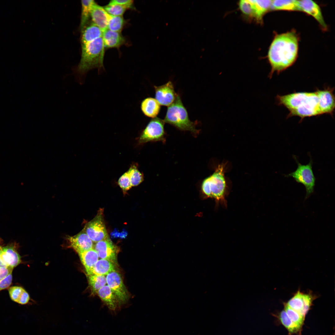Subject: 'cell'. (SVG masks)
Returning a JSON list of instances; mask_svg holds the SVG:
<instances>
[{
    "label": "cell",
    "instance_id": "cell-25",
    "mask_svg": "<svg viewBox=\"0 0 335 335\" xmlns=\"http://www.w3.org/2000/svg\"><path fill=\"white\" fill-rule=\"evenodd\" d=\"M115 264L106 259H101L96 262L92 270L91 275H105L115 271Z\"/></svg>",
    "mask_w": 335,
    "mask_h": 335
},
{
    "label": "cell",
    "instance_id": "cell-4",
    "mask_svg": "<svg viewBox=\"0 0 335 335\" xmlns=\"http://www.w3.org/2000/svg\"><path fill=\"white\" fill-rule=\"evenodd\" d=\"M202 191L207 198L214 199L216 207L220 204L223 208H227V197L229 189L224 176V165H219L214 173L204 180L201 185Z\"/></svg>",
    "mask_w": 335,
    "mask_h": 335
},
{
    "label": "cell",
    "instance_id": "cell-11",
    "mask_svg": "<svg viewBox=\"0 0 335 335\" xmlns=\"http://www.w3.org/2000/svg\"><path fill=\"white\" fill-rule=\"evenodd\" d=\"M94 246V249L97 252L99 257L102 259L108 260L115 265L117 264L118 248L112 243L108 237L96 242Z\"/></svg>",
    "mask_w": 335,
    "mask_h": 335
},
{
    "label": "cell",
    "instance_id": "cell-20",
    "mask_svg": "<svg viewBox=\"0 0 335 335\" xmlns=\"http://www.w3.org/2000/svg\"><path fill=\"white\" fill-rule=\"evenodd\" d=\"M81 31L82 45L102 37L103 33V31L92 22L88 23Z\"/></svg>",
    "mask_w": 335,
    "mask_h": 335
},
{
    "label": "cell",
    "instance_id": "cell-17",
    "mask_svg": "<svg viewBox=\"0 0 335 335\" xmlns=\"http://www.w3.org/2000/svg\"><path fill=\"white\" fill-rule=\"evenodd\" d=\"M90 17L92 22L103 31L107 29L108 14L102 7L95 2L92 5Z\"/></svg>",
    "mask_w": 335,
    "mask_h": 335
},
{
    "label": "cell",
    "instance_id": "cell-27",
    "mask_svg": "<svg viewBox=\"0 0 335 335\" xmlns=\"http://www.w3.org/2000/svg\"><path fill=\"white\" fill-rule=\"evenodd\" d=\"M95 2V1L93 0L81 1L82 10L80 24L81 31L88 23L89 19L90 17L92 7Z\"/></svg>",
    "mask_w": 335,
    "mask_h": 335
},
{
    "label": "cell",
    "instance_id": "cell-5",
    "mask_svg": "<svg viewBox=\"0 0 335 335\" xmlns=\"http://www.w3.org/2000/svg\"><path fill=\"white\" fill-rule=\"evenodd\" d=\"M163 121L180 130L189 131L194 134L199 133L196 123L190 120L187 111L178 95L168 106Z\"/></svg>",
    "mask_w": 335,
    "mask_h": 335
},
{
    "label": "cell",
    "instance_id": "cell-36",
    "mask_svg": "<svg viewBox=\"0 0 335 335\" xmlns=\"http://www.w3.org/2000/svg\"><path fill=\"white\" fill-rule=\"evenodd\" d=\"M117 5L125 6L129 9L134 8L133 1L131 0H113L110 1L108 5Z\"/></svg>",
    "mask_w": 335,
    "mask_h": 335
},
{
    "label": "cell",
    "instance_id": "cell-39",
    "mask_svg": "<svg viewBox=\"0 0 335 335\" xmlns=\"http://www.w3.org/2000/svg\"><path fill=\"white\" fill-rule=\"evenodd\" d=\"M30 299L28 293L24 289L21 294L17 302L19 304L24 305L27 304Z\"/></svg>",
    "mask_w": 335,
    "mask_h": 335
},
{
    "label": "cell",
    "instance_id": "cell-6",
    "mask_svg": "<svg viewBox=\"0 0 335 335\" xmlns=\"http://www.w3.org/2000/svg\"><path fill=\"white\" fill-rule=\"evenodd\" d=\"M294 159L297 164L296 170L289 174L285 175L286 177H292L298 183L303 184L306 190V197L307 198L314 192L316 179L312 169L313 161L310 158L309 163L306 165L300 163L295 156Z\"/></svg>",
    "mask_w": 335,
    "mask_h": 335
},
{
    "label": "cell",
    "instance_id": "cell-15",
    "mask_svg": "<svg viewBox=\"0 0 335 335\" xmlns=\"http://www.w3.org/2000/svg\"><path fill=\"white\" fill-rule=\"evenodd\" d=\"M16 248V245L13 244L2 248L0 258L5 266L14 268L21 263V257Z\"/></svg>",
    "mask_w": 335,
    "mask_h": 335
},
{
    "label": "cell",
    "instance_id": "cell-29",
    "mask_svg": "<svg viewBox=\"0 0 335 335\" xmlns=\"http://www.w3.org/2000/svg\"><path fill=\"white\" fill-rule=\"evenodd\" d=\"M125 23V20L123 16H114L108 14L107 29L121 33Z\"/></svg>",
    "mask_w": 335,
    "mask_h": 335
},
{
    "label": "cell",
    "instance_id": "cell-3",
    "mask_svg": "<svg viewBox=\"0 0 335 335\" xmlns=\"http://www.w3.org/2000/svg\"><path fill=\"white\" fill-rule=\"evenodd\" d=\"M105 48L102 37L82 45L81 60L73 72L77 83L83 84L86 73L90 69L103 67Z\"/></svg>",
    "mask_w": 335,
    "mask_h": 335
},
{
    "label": "cell",
    "instance_id": "cell-9",
    "mask_svg": "<svg viewBox=\"0 0 335 335\" xmlns=\"http://www.w3.org/2000/svg\"><path fill=\"white\" fill-rule=\"evenodd\" d=\"M106 283L118 299L120 305L129 298V294L124 284L121 275L116 271L112 272L106 277Z\"/></svg>",
    "mask_w": 335,
    "mask_h": 335
},
{
    "label": "cell",
    "instance_id": "cell-23",
    "mask_svg": "<svg viewBox=\"0 0 335 335\" xmlns=\"http://www.w3.org/2000/svg\"><path fill=\"white\" fill-rule=\"evenodd\" d=\"M254 12V19L261 23L265 14L270 9L272 0H251Z\"/></svg>",
    "mask_w": 335,
    "mask_h": 335
},
{
    "label": "cell",
    "instance_id": "cell-33",
    "mask_svg": "<svg viewBox=\"0 0 335 335\" xmlns=\"http://www.w3.org/2000/svg\"><path fill=\"white\" fill-rule=\"evenodd\" d=\"M103 8L109 15L119 16H123L126 11L128 9L125 6L117 5H106Z\"/></svg>",
    "mask_w": 335,
    "mask_h": 335
},
{
    "label": "cell",
    "instance_id": "cell-22",
    "mask_svg": "<svg viewBox=\"0 0 335 335\" xmlns=\"http://www.w3.org/2000/svg\"><path fill=\"white\" fill-rule=\"evenodd\" d=\"M80 260L87 275H91L94 265L98 260V255L94 249L79 254Z\"/></svg>",
    "mask_w": 335,
    "mask_h": 335
},
{
    "label": "cell",
    "instance_id": "cell-21",
    "mask_svg": "<svg viewBox=\"0 0 335 335\" xmlns=\"http://www.w3.org/2000/svg\"><path fill=\"white\" fill-rule=\"evenodd\" d=\"M160 105L154 98L148 97L144 99L141 103V109L146 116L154 118L159 113Z\"/></svg>",
    "mask_w": 335,
    "mask_h": 335
},
{
    "label": "cell",
    "instance_id": "cell-31",
    "mask_svg": "<svg viewBox=\"0 0 335 335\" xmlns=\"http://www.w3.org/2000/svg\"><path fill=\"white\" fill-rule=\"evenodd\" d=\"M240 10L243 15L254 19V13L251 0H242L239 2Z\"/></svg>",
    "mask_w": 335,
    "mask_h": 335
},
{
    "label": "cell",
    "instance_id": "cell-7",
    "mask_svg": "<svg viewBox=\"0 0 335 335\" xmlns=\"http://www.w3.org/2000/svg\"><path fill=\"white\" fill-rule=\"evenodd\" d=\"M163 120L156 117L153 118L142 131L138 138L139 144L148 142L162 141L164 138Z\"/></svg>",
    "mask_w": 335,
    "mask_h": 335
},
{
    "label": "cell",
    "instance_id": "cell-37",
    "mask_svg": "<svg viewBox=\"0 0 335 335\" xmlns=\"http://www.w3.org/2000/svg\"><path fill=\"white\" fill-rule=\"evenodd\" d=\"M12 272L6 277L0 280V291L9 287L12 281Z\"/></svg>",
    "mask_w": 335,
    "mask_h": 335
},
{
    "label": "cell",
    "instance_id": "cell-28",
    "mask_svg": "<svg viewBox=\"0 0 335 335\" xmlns=\"http://www.w3.org/2000/svg\"><path fill=\"white\" fill-rule=\"evenodd\" d=\"M88 281L92 293H97L98 291L107 284L105 275L92 274L88 275Z\"/></svg>",
    "mask_w": 335,
    "mask_h": 335
},
{
    "label": "cell",
    "instance_id": "cell-1",
    "mask_svg": "<svg viewBox=\"0 0 335 335\" xmlns=\"http://www.w3.org/2000/svg\"><path fill=\"white\" fill-rule=\"evenodd\" d=\"M298 38L292 31L276 35L269 47L268 58L271 67L270 78L275 72L279 73L291 66L297 57Z\"/></svg>",
    "mask_w": 335,
    "mask_h": 335
},
{
    "label": "cell",
    "instance_id": "cell-34",
    "mask_svg": "<svg viewBox=\"0 0 335 335\" xmlns=\"http://www.w3.org/2000/svg\"><path fill=\"white\" fill-rule=\"evenodd\" d=\"M118 183L124 193L126 192L132 187L129 176L127 172L119 177Z\"/></svg>",
    "mask_w": 335,
    "mask_h": 335
},
{
    "label": "cell",
    "instance_id": "cell-32",
    "mask_svg": "<svg viewBox=\"0 0 335 335\" xmlns=\"http://www.w3.org/2000/svg\"><path fill=\"white\" fill-rule=\"evenodd\" d=\"M284 306V311L291 320L296 324L302 327L305 317L288 307L285 303Z\"/></svg>",
    "mask_w": 335,
    "mask_h": 335
},
{
    "label": "cell",
    "instance_id": "cell-12",
    "mask_svg": "<svg viewBox=\"0 0 335 335\" xmlns=\"http://www.w3.org/2000/svg\"><path fill=\"white\" fill-rule=\"evenodd\" d=\"M154 88L155 99L160 105L169 106L174 101L177 95L170 81L160 86H154Z\"/></svg>",
    "mask_w": 335,
    "mask_h": 335
},
{
    "label": "cell",
    "instance_id": "cell-38",
    "mask_svg": "<svg viewBox=\"0 0 335 335\" xmlns=\"http://www.w3.org/2000/svg\"><path fill=\"white\" fill-rule=\"evenodd\" d=\"M13 268L12 267L6 266H0V280L12 273Z\"/></svg>",
    "mask_w": 335,
    "mask_h": 335
},
{
    "label": "cell",
    "instance_id": "cell-19",
    "mask_svg": "<svg viewBox=\"0 0 335 335\" xmlns=\"http://www.w3.org/2000/svg\"><path fill=\"white\" fill-rule=\"evenodd\" d=\"M105 48L119 47L125 44L126 40L121 33L107 29L103 31L102 36Z\"/></svg>",
    "mask_w": 335,
    "mask_h": 335
},
{
    "label": "cell",
    "instance_id": "cell-16",
    "mask_svg": "<svg viewBox=\"0 0 335 335\" xmlns=\"http://www.w3.org/2000/svg\"><path fill=\"white\" fill-rule=\"evenodd\" d=\"M334 88L327 87L323 90H319L320 105L322 114H333L335 107Z\"/></svg>",
    "mask_w": 335,
    "mask_h": 335
},
{
    "label": "cell",
    "instance_id": "cell-30",
    "mask_svg": "<svg viewBox=\"0 0 335 335\" xmlns=\"http://www.w3.org/2000/svg\"><path fill=\"white\" fill-rule=\"evenodd\" d=\"M127 172L132 186H137L143 181V174L138 170L136 164H132Z\"/></svg>",
    "mask_w": 335,
    "mask_h": 335
},
{
    "label": "cell",
    "instance_id": "cell-24",
    "mask_svg": "<svg viewBox=\"0 0 335 335\" xmlns=\"http://www.w3.org/2000/svg\"><path fill=\"white\" fill-rule=\"evenodd\" d=\"M271 9L274 10L301 11L299 0H272Z\"/></svg>",
    "mask_w": 335,
    "mask_h": 335
},
{
    "label": "cell",
    "instance_id": "cell-40",
    "mask_svg": "<svg viewBox=\"0 0 335 335\" xmlns=\"http://www.w3.org/2000/svg\"><path fill=\"white\" fill-rule=\"evenodd\" d=\"M2 248L1 246H0V256L1 254V253L2 252ZM5 266L3 263L2 262V261L1 260L0 258V266Z\"/></svg>",
    "mask_w": 335,
    "mask_h": 335
},
{
    "label": "cell",
    "instance_id": "cell-10",
    "mask_svg": "<svg viewBox=\"0 0 335 335\" xmlns=\"http://www.w3.org/2000/svg\"><path fill=\"white\" fill-rule=\"evenodd\" d=\"M313 300L312 295L304 294L299 291L285 304L305 317L312 305Z\"/></svg>",
    "mask_w": 335,
    "mask_h": 335
},
{
    "label": "cell",
    "instance_id": "cell-35",
    "mask_svg": "<svg viewBox=\"0 0 335 335\" xmlns=\"http://www.w3.org/2000/svg\"><path fill=\"white\" fill-rule=\"evenodd\" d=\"M24 290V289L22 287L18 286H14L10 287L8 290L11 299L17 303Z\"/></svg>",
    "mask_w": 335,
    "mask_h": 335
},
{
    "label": "cell",
    "instance_id": "cell-14",
    "mask_svg": "<svg viewBox=\"0 0 335 335\" xmlns=\"http://www.w3.org/2000/svg\"><path fill=\"white\" fill-rule=\"evenodd\" d=\"M299 1L301 11L311 16L318 21L323 29H327V27L319 6L311 0H302Z\"/></svg>",
    "mask_w": 335,
    "mask_h": 335
},
{
    "label": "cell",
    "instance_id": "cell-2",
    "mask_svg": "<svg viewBox=\"0 0 335 335\" xmlns=\"http://www.w3.org/2000/svg\"><path fill=\"white\" fill-rule=\"evenodd\" d=\"M276 99L278 104L289 110L287 117L298 116L301 120L306 117L322 114L319 89L313 92H298L280 96Z\"/></svg>",
    "mask_w": 335,
    "mask_h": 335
},
{
    "label": "cell",
    "instance_id": "cell-41",
    "mask_svg": "<svg viewBox=\"0 0 335 335\" xmlns=\"http://www.w3.org/2000/svg\"><path fill=\"white\" fill-rule=\"evenodd\" d=\"M0 242H1V240H0Z\"/></svg>",
    "mask_w": 335,
    "mask_h": 335
},
{
    "label": "cell",
    "instance_id": "cell-8",
    "mask_svg": "<svg viewBox=\"0 0 335 335\" xmlns=\"http://www.w3.org/2000/svg\"><path fill=\"white\" fill-rule=\"evenodd\" d=\"M103 213V211L100 210L95 217L87 223L84 229L94 242H97L108 237Z\"/></svg>",
    "mask_w": 335,
    "mask_h": 335
},
{
    "label": "cell",
    "instance_id": "cell-13",
    "mask_svg": "<svg viewBox=\"0 0 335 335\" xmlns=\"http://www.w3.org/2000/svg\"><path fill=\"white\" fill-rule=\"evenodd\" d=\"M67 240L69 246L78 254L93 249V242L84 231L72 236H69Z\"/></svg>",
    "mask_w": 335,
    "mask_h": 335
},
{
    "label": "cell",
    "instance_id": "cell-18",
    "mask_svg": "<svg viewBox=\"0 0 335 335\" xmlns=\"http://www.w3.org/2000/svg\"><path fill=\"white\" fill-rule=\"evenodd\" d=\"M97 293L105 305L112 311H115L121 305L118 299L107 285L100 289Z\"/></svg>",
    "mask_w": 335,
    "mask_h": 335
},
{
    "label": "cell",
    "instance_id": "cell-26",
    "mask_svg": "<svg viewBox=\"0 0 335 335\" xmlns=\"http://www.w3.org/2000/svg\"><path fill=\"white\" fill-rule=\"evenodd\" d=\"M281 324L287 329L288 335L296 334L301 335L302 327L293 322L284 310H282L277 316Z\"/></svg>",
    "mask_w": 335,
    "mask_h": 335
}]
</instances>
